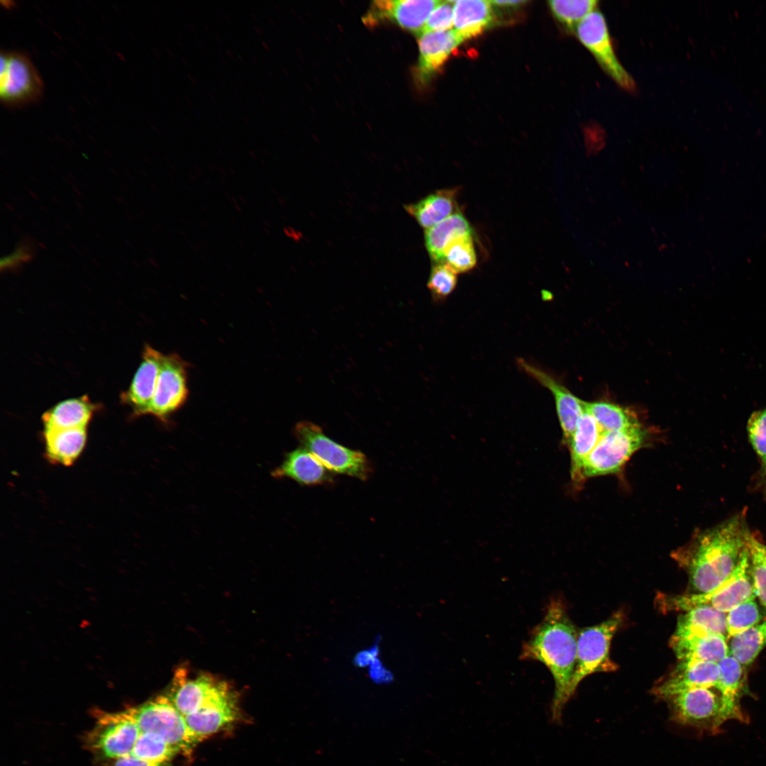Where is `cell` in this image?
<instances>
[{"instance_id":"obj_1","label":"cell","mask_w":766,"mask_h":766,"mask_svg":"<svg viewBox=\"0 0 766 766\" xmlns=\"http://www.w3.org/2000/svg\"><path fill=\"white\" fill-rule=\"evenodd\" d=\"M751 534L743 512L697 533L687 545L675 552L697 593L711 591L734 571Z\"/></svg>"},{"instance_id":"obj_2","label":"cell","mask_w":766,"mask_h":766,"mask_svg":"<svg viewBox=\"0 0 766 766\" xmlns=\"http://www.w3.org/2000/svg\"><path fill=\"white\" fill-rule=\"evenodd\" d=\"M576 628L560 600L551 601L543 620L533 629L524 643L521 659L544 664L555 682L551 704V719L561 720L565 706L570 700L569 689L577 662Z\"/></svg>"},{"instance_id":"obj_3","label":"cell","mask_w":766,"mask_h":766,"mask_svg":"<svg viewBox=\"0 0 766 766\" xmlns=\"http://www.w3.org/2000/svg\"><path fill=\"white\" fill-rule=\"evenodd\" d=\"M674 723L716 734L728 720L747 721L744 714L731 709L716 687L690 689L666 699Z\"/></svg>"},{"instance_id":"obj_4","label":"cell","mask_w":766,"mask_h":766,"mask_svg":"<svg viewBox=\"0 0 766 766\" xmlns=\"http://www.w3.org/2000/svg\"><path fill=\"white\" fill-rule=\"evenodd\" d=\"M294 432L301 447L311 452L329 471L361 480L367 479L372 473V466L364 453L331 439L318 425L300 421Z\"/></svg>"},{"instance_id":"obj_5","label":"cell","mask_w":766,"mask_h":766,"mask_svg":"<svg viewBox=\"0 0 766 766\" xmlns=\"http://www.w3.org/2000/svg\"><path fill=\"white\" fill-rule=\"evenodd\" d=\"M623 614L617 612L604 621L582 629L577 637V662L569 694H574L582 680L595 672L616 671L618 666L610 657L611 641L623 622Z\"/></svg>"},{"instance_id":"obj_6","label":"cell","mask_w":766,"mask_h":766,"mask_svg":"<svg viewBox=\"0 0 766 766\" xmlns=\"http://www.w3.org/2000/svg\"><path fill=\"white\" fill-rule=\"evenodd\" d=\"M755 598L747 546L734 571L718 587L706 593L667 597L665 607L685 611L694 606L708 605L726 614L737 605Z\"/></svg>"},{"instance_id":"obj_7","label":"cell","mask_w":766,"mask_h":766,"mask_svg":"<svg viewBox=\"0 0 766 766\" xmlns=\"http://www.w3.org/2000/svg\"><path fill=\"white\" fill-rule=\"evenodd\" d=\"M126 711L135 721L140 733H155L180 753H189L197 743L189 730L185 716L168 696H158Z\"/></svg>"},{"instance_id":"obj_8","label":"cell","mask_w":766,"mask_h":766,"mask_svg":"<svg viewBox=\"0 0 766 766\" xmlns=\"http://www.w3.org/2000/svg\"><path fill=\"white\" fill-rule=\"evenodd\" d=\"M43 83L30 58L23 52H1L0 99L8 108L33 104L43 94Z\"/></svg>"},{"instance_id":"obj_9","label":"cell","mask_w":766,"mask_h":766,"mask_svg":"<svg viewBox=\"0 0 766 766\" xmlns=\"http://www.w3.org/2000/svg\"><path fill=\"white\" fill-rule=\"evenodd\" d=\"M647 439V431L638 426L605 433L585 458L580 479L618 472Z\"/></svg>"},{"instance_id":"obj_10","label":"cell","mask_w":766,"mask_h":766,"mask_svg":"<svg viewBox=\"0 0 766 766\" xmlns=\"http://www.w3.org/2000/svg\"><path fill=\"white\" fill-rule=\"evenodd\" d=\"M95 715L96 726L85 738L87 748L103 760L131 755L140 731L126 710Z\"/></svg>"},{"instance_id":"obj_11","label":"cell","mask_w":766,"mask_h":766,"mask_svg":"<svg viewBox=\"0 0 766 766\" xmlns=\"http://www.w3.org/2000/svg\"><path fill=\"white\" fill-rule=\"evenodd\" d=\"M574 33L607 75L622 89L635 91V83L617 57L602 13L596 9L589 13L577 25Z\"/></svg>"},{"instance_id":"obj_12","label":"cell","mask_w":766,"mask_h":766,"mask_svg":"<svg viewBox=\"0 0 766 766\" xmlns=\"http://www.w3.org/2000/svg\"><path fill=\"white\" fill-rule=\"evenodd\" d=\"M187 366L177 353L164 355L148 414L167 422L184 404L189 394Z\"/></svg>"},{"instance_id":"obj_13","label":"cell","mask_w":766,"mask_h":766,"mask_svg":"<svg viewBox=\"0 0 766 766\" xmlns=\"http://www.w3.org/2000/svg\"><path fill=\"white\" fill-rule=\"evenodd\" d=\"M231 692L225 682H218L209 675L190 679L186 670L181 669L176 672L168 697L177 709L186 716Z\"/></svg>"},{"instance_id":"obj_14","label":"cell","mask_w":766,"mask_h":766,"mask_svg":"<svg viewBox=\"0 0 766 766\" xmlns=\"http://www.w3.org/2000/svg\"><path fill=\"white\" fill-rule=\"evenodd\" d=\"M517 365L526 374L551 392L555 402L563 440L569 445L577 421L584 411V401L574 396L560 382L541 368L523 358L517 360Z\"/></svg>"},{"instance_id":"obj_15","label":"cell","mask_w":766,"mask_h":766,"mask_svg":"<svg viewBox=\"0 0 766 766\" xmlns=\"http://www.w3.org/2000/svg\"><path fill=\"white\" fill-rule=\"evenodd\" d=\"M718 662L679 660L675 669L652 689L663 700L682 692L701 687H716L719 679Z\"/></svg>"},{"instance_id":"obj_16","label":"cell","mask_w":766,"mask_h":766,"mask_svg":"<svg viewBox=\"0 0 766 766\" xmlns=\"http://www.w3.org/2000/svg\"><path fill=\"white\" fill-rule=\"evenodd\" d=\"M440 1L438 0H379L371 5L366 23H373L389 20L401 28L415 33L418 35L433 9Z\"/></svg>"},{"instance_id":"obj_17","label":"cell","mask_w":766,"mask_h":766,"mask_svg":"<svg viewBox=\"0 0 766 766\" xmlns=\"http://www.w3.org/2000/svg\"><path fill=\"white\" fill-rule=\"evenodd\" d=\"M164 355L149 345L144 347L142 361L129 389L123 394L135 416L148 414L154 396Z\"/></svg>"},{"instance_id":"obj_18","label":"cell","mask_w":766,"mask_h":766,"mask_svg":"<svg viewBox=\"0 0 766 766\" xmlns=\"http://www.w3.org/2000/svg\"><path fill=\"white\" fill-rule=\"evenodd\" d=\"M419 60L416 76L426 83L448 61L463 40L454 30L426 32L418 35Z\"/></svg>"},{"instance_id":"obj_19","label":"cell","mask_w":766,"mask_h":766,"mask_svg":"<svg viewBox=\"0 0 766 766\" xmlns=\"http://www.w3.org/2000/svg\"><path fill=\"white\" fill-rule=\"evenodd\" d=\"M727 640L711 633H674L670 645L679 660L718 662L729 654Z\"/></svg>"},{"instance_id":"obj_20","label":"cell","mask_w":766,"mask_h":766,"mask_svg":"<svg viewBox=\"0 0 766 766\" xmlns=\"http://www.w3.org/2000/svg\"><path fill=\"white\" fill-rule=\"evenodd\" d=\"M274 478H289L302 485H321L333 482L328 470L303 447L284 456L281 465L272 472Z\"/></svg>"},{"instance_id":"obj_21","label":"cell","mask_w":766,"mask_h":766,"mask_svg":"<svg viewBox=\"0 0 766 766\" xmlns=\"http://www.w3.org/2000/svg\"><path fill=\"white\" fill-rule=\"evenodd\" d=\"M238 716L236 700L233 692H231L198 711L186 716L185 719L191 734L198 743L235 721Z\"/></svg>"},{"instance_id":"obj_22","label":"cell","mask_w":766,"mask_h":766,"mask_svg":"<svg viewBox=\"0 0 766 766\" xmlns=\"http://www.w3.org/2000/svg\"><path fill=\"white\" fill-rule=\"evenodd\" d=\"M490 1L460 0L453 3L454 30L464 41L481 35L494 23Z\"/></svg>"},{"instance_id":"obj_23","label":"cell","mask_w":766,"mask_h":766,"mask_svg":"<svg viewBox=\"0 0 766 766\" xmlns=\"http://www.w3.org/2000/svg\"><path fill=\"white\" fill-rule=\"evenodd\" d=\"M87 437V428L44 429L46 458L55 464L72 465L82 453Z\"/></svg>"},{"instance_id":"obj_24","label":"cell","mask_w":766,"mask_h":766,"mask_svg":"<svg viewBox=\"0 0 766 766\" xmlns=\"http://www.w3.org/2000/svg\"><path fill=\"white\" fill-rule=\"evenodd\" d=\"M457 188L438 190L416 203L404 206L405 210L424 228H430L459 212Z\"/></svg>"},{"instance_id":"obj_25","label":"cell","mask_w":766,"mask_h":766,"mask_svg":"<svg viewBox=\"0 0 766 766\" xmlns=\"http://www.w3.org/2000/svg\"><path fill=\"white\" fill-rule=\"evenodd\" d=\"M96 408L86 396L61 401L43 415L44 429L87 428Z\"/></svg>"},{"instance_id":"obj_26","label":"cell","mask_w":766,"mask_h":766,"mask_svg":"<svg viewBox=\"0 0 766 766\" xmlns=\"http://www.w3.org/2000/svg\"><path fill=\"white\" fill-rule=\"evenodd\" d=\"M605 433L595 418L587 411L580 416L569 447L571 453V477L580 482L582 465Z\"/></svg>"},{"instance_id":"obj_27","label":"cell","mask_w":766,"mask_h":766,"mask_svg":"<svg viewBox=\"0 0 766 766\" xmlns=\"http://www.w3.org/2000/svg\"><path fill=\"white\" fill-rule=\"evenodd\" d=\"M467 234H472L471 226L460 211L426 229L425 245L433 262H443V252L448 244L455 238Z\"/></svg>"},{"instance_id":"obj_28","label":"cell","mask_w":766,"mask_h":766,"mask_svg":"<svg viewBox=\"0 0 766 766\" xmlns=\"http://www.w3.org/2000/svg\"><path fill=\"white\" fill-rule=\"evenodd\" d=\"M711 633L727 638L726 614L708 605L694 606L679 616L675 633Z\"/></svg>"},{"instance_id":"obj_29","label":"cell","mask_w":766,"mask_h":766,"mask_svg":"<svg viewBox=\"0 0 766 766\" xmlns=\"http://www.w3.org/2000/svg\"><path fill=\"white\" fill-rule=\"evenodd\" d=\"M720 675L716 688L721 692L728 706L738 714H744L740 706V699L748 694L746 686L745 667L728 654L718 662Z\"/></svg>"},{"instance_id":"obj_30","label":"cell","mask_w":766,"mask_h":766,"mask_svg":"<svg viewBox=\"0 0 766 766\" xmlns=\"http://www.w3.org/2000/svg\"><path fill=\"white\" fill-rule=\"evenodd\" d=\"M584 407L604 433L627 430L641 425L634 414L613 403L584 401Z\"/></svg>"},{"instance_id":"obj_31","label":"cell","mask_w":766,"mask_h":766,"mask_svg":"<svg viewBox=\"0 0 766 766\" xmlns=\"http://www.w3.org/2000/svg\"><path fill=\"white\" fill-rule=\"evenodd\" d=\"M766 647V620L730 638L729 654L745 667Z\"/></svg>"},{"instance_id":"obj_32","label":"cell","mask_w":766,"mask_h":766,"mask_svg":"<svg viewBox=\"0 0 766 766\" xmlns=\"http://www.w3.org/2000/svg\"><path fill=\"white\" fill-rule=\"evenodd\" d=\"M556 20L569 32L574 33L577 25L596 9V0H553L548 1Z\"/></svg>"},{"instance_id":"obj_33","label":"cell","mask_w":766,"mask_h":766,"mask_svg":"<svg viewBox=\"0 0 766 766\" xmlns=\"http://www.w3.org/2000/svg\"><path fill=\"white\" fill-rule=\"evenodd\" d=\"M455 273H464L472 270L477 264V254L472 234L459 236L445 247L443 262Z\"/></svg>"},{"instance_id":"obj_34","label":"cell","mask_w":766,"mask_h":766,"mask_svg":"<svg viewBox=\"0 0 766 766\" xmlns=\"http://www.w3.org/2000/svg\"><path fill=\"white\" fill-rule=\"evenodd\" d=\"M178 753H180L179 749L158 735L140 733L131 755L151 762L166 763Z\"/></svg>"},{"instance_id":"obj_35","label":"cell","mask_w":766,"mask_h":766,"mask_svg":"<svg viewBox=\"0 0 766 766\" xmlns=\"http://www.w3.org/2000/svg\"><path fill=\"white\" fill-rule=\"evenodd\" d=\"M748 550L755 597L766 610V545L751 535Z\"/></svg>"},{"instance_id":"obj_36","label":"cell","mask_w":766,"mask_h":766,"mask_svg":"<svg viewBox=\"0 0 766 766\" xmlns=\"http://www.w3.org/2000/svg\"><path fill=\"white\" fill-rule=\"evenodd\" d=\"M762 614L754 599L743 602L726 613L727 639L738 635L762 621Z\"/></svg>"},{"instance_id":"obj_37","label":"cell","mask_w":766,"mask_h":766,"mask_svg":"<svg viewBox=\"0 0 766 766\" xmlns=\"http://www.w3.org/2000/svg\"><path fill=\"white\" fill-rule=\"evenodd\" d=\"M457 274L445 263L435 264L431 271L427 287L436 302L445 300L455 289Z\"/></svg>"},{"instance_id":"obj_38","label":"cell","mask_w":766,"mask_h":766,"mask_svg":"<svg viewBox=\"0 0 766 766\" xmlns=\"http://www.w3.org/2000/svg\"><path fill=\"white\" fill-rule=\"evenodd\" d=\"M747 430L750 443L760 459L762 471L766 477V408L755 411L750 415Z\"/></svg>"},{"instance_id":"obj_39","label":"cell","mask_w":766,"mask_h":766,"mask_svg":"<svg viewBox=\"0 0 766 766\" xmlns=\"http://www.w3.org/2000/svg\"><path fill=\"white\" fill-rule=\"evenodd\" d=\"M453 3L454 1H440L430 14L421 33L450 30L453 26Z\"/></svg>"},{"instance_id":"obj_40","label":"cell","mask_w":766,"mask_h":766,"mask_svg":"<svg viewBox=\"0 0 766 766\" xmlns=\"http://www.w3.org/2000/svg\"><path fill=\"white\" fill-rule=\"evenodd\" d=\"M34 245L28 240H22L9 255L1 258V271L15 270L30 262L34 257Z\"/></svg>"},{"instance_id":"obj_41","label":"cell","mask_w":766,"mask_h":766,"mask_svg":"<svg viewBox=\"0 0 766 766\" xmlns=\"http://www.w3.org/2000/svg\"><path fill=\"white\" fill-rule=\"evenodd\" d=\"M106 761L104 766H167L166 763L151 762L131 755Z\"/></svg>"},{"instance_id":"obj_42","label":"cell","mask_w":766,"mask_h":766,"mask_svg":"<svg viewBox=\"0 0 766 766\" xmlns=\"http://www.w3.org/2000/svg\"><path fill=\"white\" fill-rule=\"evenodd\" d=\"M490 1L494 7L509 9H516L527 3V1L523 0H495Z\"/></svg>"}]
</instances>
